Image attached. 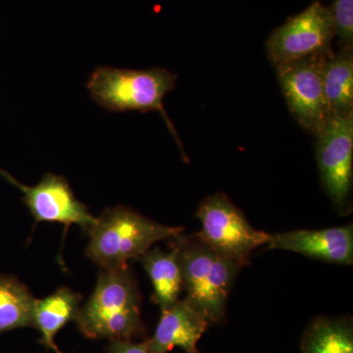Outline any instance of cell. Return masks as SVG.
I'll use <instances>...</instances> for the list:
<instances>
[{
	"instance_id": "cell-1",
	"label": "cell",
	"mask_w": 353,
	"mask_h": 353,
	"mask_svg": "<svg viewBox=\"0 0 353 353\" xmlns=\"http://www.w3.org/2000/svg\"><path fill=\"white\" fill-rule=\"evenodd\" d=\"M183 227L158 224L126 206L106 209L88 232L90 241L85 254L102 270L128 268L157 241L176 239Z\"/></svg>"
},
{
	"instance_id": "cell-2",
	"label": "cell",
	"mask_w": 353,
	"mask_h": 353,
	"mask_svg": "<svg viewBox=\"0 0 353 353\" xmlns=\"http://www.w3.org/2000/svg\"><path fill=\"white\" fill-rule=\"evenodd\" d=\"M138 285L129 268L103 270L75 322L88 339L134 341L145 332Z\"/></svg>"
},
{
	"instance_id": "cell-3",
	"label": "cell",
	"mask_w": 353,
	"mask_h": 353,
	"mask_svg": "<svg viewBox=\"0 0 353 353\" xmlns=\"http://www.w3.org/2000/svg\"><path fill=\"white\" fill-rule=\"evenodd\" d=\"M176 75L155 67L131 70L101 66L95 69L87 83L90 97L101 108L112 112L157 111L161 114L183 152L178 134L165 111V95L176 88Z\"/></svg>"
},
{
	"instance_id": "cell-4",
	"label": "cell",
	"mask_w": 353,
	"mask_h": 353,
	"mask_svg": "<svg viewBox=\"0 0 353 353\" xmlns=\"http://www.w3.org/2000/svg\"><path fill=\"white\" fill-rule=\"evenodd\" d=\"M185 299L205 316L210 324L222 319L230 290L241 268L225 259L196 236L176 238Z\"/></svg>"
},
{
	"instance_id": "cell-5",
	"label": "cell",
	"mask_w": 353,
	"mask_h": 353,
	"mask_svg": "<svg viewBox=\"0 0 353 353\" xmlns=\"http://www.w3.org/2000/svg\"><path fill=\"white\" fill-rule=\"evenodd\" d=\"M196 216L202 229L196 234L205 245L241 267L259 246L267 245L270 234L255 229L225 194L206 197Z\"/></svg>"
},
{
	"instance_id": "cell-6",
	"label": "cell",
	"mask_w": 353,
	"mask_h": 353,
	"mask_svg": "<svg viewBox=\"0 0 353 353\" xmlns=\"http://www.w3.org/2000/svg\"><path fill=\"white\" fill-rule=\"evenodd\" d=\"M331 50L277 66L279 82L297 122L316 136L329 119L323 85V67Z\"/></svg>"
},
{
	"instance_id": "cell-7",
	"label": "cell",
	"mask_w": 353,
	"mask_h": 353,
	"mask_svg": "<svg viewBox=\"0 0 353 353\" xmlns=\"http://www.w3.org/2000/svg\"><path fill=\"white\" fill-rule=\"evenodd\" d=\"M334 36L330 8L316 1L272 32L267 51L277 67L329 50Z\"/></svg>"
},
{
	"instance_id": "cell-8",
	"label": "cell",
	"mask_w": 353,
	"mask_h": 353,
	"mask_svg": "<svg viewBox=\"0 0 353 353\" xmlns=\"http://www.w3.org/2000/svg\"><path fill=\"white\" fill-rule=\"evenodd\" d=\"M0 176L22 192L23 201L36 222L59 223L66 228L78 225L87 233L97 222L87 205L76 199L63 176L48 173L32 187L18 182L1 168Z\"/></svg>"
},
{
	"instance_id": "cell-9",
	"label": "cell",
	"mask_w": 353,
	"mask_h": 353,
	"mask_svg": "<svg viewBox=\"0 0 353 353\" xmlns=\"http://www.w3.org/2000/svg\"><path fill=\"white\" fill-rule=\"evenodd\" d=\"M317 138L323 183L334 203L343 205L352 185L353 111L330 115Z\"/></svg>"
},
{
	"instance_id": "cell-10",
	"label": "cell",
	"mask_w": 353,
	"mask_h": 353,
	"mask_svg": "<svg viewBox=\"0 0 353 353\" xmlns=\"http://www.w3.org/2000/svg\"><path fill=\"white\" fill-rule=\"evenodd\" d=\"M267 245L272 250L301 253L333 263L352 265L353 262L352 225L316 231L297 230L270 234Z\"/></svg>"
},
{
	"instance_id": "cell-11",
	"label": "cell",
	"mask_w": 353,
	"mask_h": 353,
	"mask_svg": "<svg viewBox=\"0 0 353 353\" xmlns=\"http://www.w3.org/2000/svg\"><path fill=\"white\" fill-rule=\"evenodd\" d=\"M210 323L201 311L188 299L161 310L150 347L154 353H167L174 347H180L188 353H197V343L205 333Z\"/></svg>"
},
{
	"instance_id": "cell-12",
	"label": "cell",
	"mask_w": 353,
	"mask_h": 353,
	"mask_svg": "<svg viewBox=\"0 0 353 353\" xmlns=\"http://www.w3.org/2000/svg\"><path fill=\"white\" fill-rule=\"evenodd\" d=\"M82 296L78 292L61 288L50 296L34 301L32 327L39 330L44 347L62 353L55 345V336L68 323L75 321L81 308Z\"/></svg>"
},
{
	"instance_id": "cell-13",
	"label": "cell",
	"mask_w": 353,
	"mask_h": 353,
	"mask_svg": "<svg viewBox=\"0 0 353 353\" xmlns=\"http://www.w3.org/2000/svg\"><path fill=\"white\" fill-rule=\"evenodd\" d=\"M152 281L153 299L164 310L176 303L183 290V275L178 248L164 252L160 248L148 250L139 259Z\"/></svg>"
},
{
	"instance_id": "cell-14",
	"label": "cell",
	"mask_w": 353,
	"mask_h": 353,
	"mask_svg": "<svg viewBox=\"0 0 353 353\" xmlns=\"http://www.w3.org/2000/svg\"><path fill=\"white\" fill-rule=\"evenodd\" d=\"M323 85L330 115L353 111L352 48L331 53L323 67Z\"/></svg>"
},
{
	"instance_id": "cell-15",
	"label": "cell",
	"mask_w": 353,
	"mask_h": 353,
	"mask_svg": "<svg viewBox=\"0 0 353 353\" xmlns=\"http://www.w3.org/2000/svg\"><path fill=\"white\" fill-rule=\"evenodd\" d=\"M34 299L12 276H0V334L32 327Z\"/></svg>"
},
{
	"instance_id": "cell-16",
	"label": "cell",
	"mask_w": 353,
	"mask_h": 353,
	"mask_svg": "<svg viewBox=\"0 0 353 353\" xmlns=\"http://www.w3.org/2000/svg\"><path fill=\"white\" fill-rule=\"evenodd\" d=\"M303 353H353V331L345 319L318 318L303 341Z\"/></svg>"
},
{
	"instance_id": "cell-17",
	"label": "cell",
	"mask_w": 353,
	"mask_h": 353,
	"mask_svg": "<svg viewBox=\"0 0 353 353\" xmlns=\"http://www.w3.org/2000/svg\"><path fill=\"white\" fill-rule=\"evenodd\" d=\"M330 11L334 34L340 39L341 48H352L353 0H334Z\"/></svg>"
},
{
	"instance_id": "cell-18",
	"label": "cell",
	"mask_w": 353,
	"mask_h": 353,
	"mask_svg": "<svg viewBox=\"0 0 353 353\" xmlns=\"http://www.w3.org/2000/svg\"><path fill=\"white\" fill-rule=\"evenodd\" d=\"M108 353H154L148 340L136 343L134 341H112Z\"/></svg>"
}]
</instances>
